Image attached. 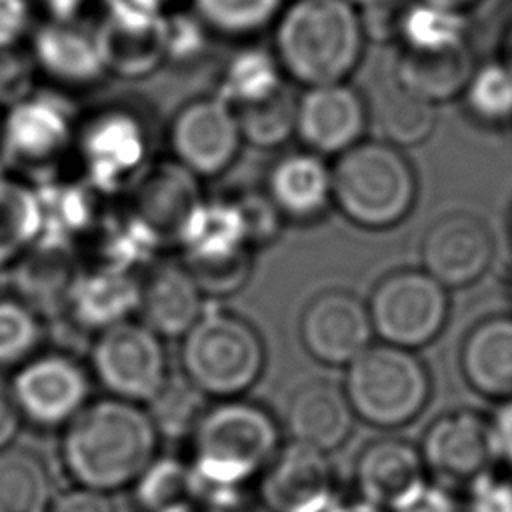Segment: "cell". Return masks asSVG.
<instances>
[{
    "label": "cell",
    "mask_w": 512,
    "mask_h": 512,
    "mask_svg": "<svg viewBox=\"0 0 512 512\" xmlns=\"http://www.w3.org/2000/svg\"><path fill=\"white\" fill-rule=\"evenodd\" d=\"M462 512H512V478L494 468L466 486Z\"/></svg>",
    "instance_id": "ee69618b"
},
{
    "label": "cell",
    "mask_w": 512,
    "mask_h": 512,
    "mask_svg": "<svg viewBox=\"0 0 512 512\" xmlns=\"http://www.w3.org/2000/svg\"><path fill=\"white\" fill-rule=\"evenodd\" d=\"M42 234L36 188L0 176V266L16 262Z\"/></svg>",
    "instance_id": "d6a6232c"
},
{
    "label": "cell",
    "mask_w": 512,
    "mask_h": 512,
    "mask_svg": "<svg viewBox=\"0 0 512 512\" xmlns=\"http://www.w3.org/2000/svg\"><path fill=\"white\" fill-rule=\"evenodd\" d=\"M40 338L38 314L22 300L0 298V366L26 360Z\"/></svg>",
    "instance_id": "60d3db41"
},
{
    "label": "cell",
    "mask_w": 512,
    "mask_h": 512,
    "mask_svg": "<svg viewBox=\"0 0 512 512\" xmlns=\"http://www.w3.org/2000/svg\"><path fill=\"white\" fill-rule=\"evenodd\" d=\"M36 194L42 212V234L72 242L92 224L94 200L86 186L48 180L36 188Z\"/></svg>",
    "instance_id": "e575fe53"
},
{
    "label": "cell",
    "mask_w": 512,
    "mask_h": 512,
    "mask_svg": "<svg viewBox=\"0 0 512 512\" xmlns=\"http://www.w3.org/2000/svg\"><path fill=\"white\" fill-rule=\"evenodd\" d=\"M136 502L144 512H172L194 506L196 482L190 462L178 458H158L136 480Z\"/></svg>",
    "instance_id": "d590c367"
},
{
    "label": "cell",
    "mask_w": 512,
    "mask_h": 512,
    "mask_svg": "<svg viewBox=\"0 0 512 512\" xmlns=\"http://www.w3.org/2000/svg\"><path fill=\"white\" fill-rule=\"evenodd\" d=\"M474 68L470 44L432 52L400 48L394 62V82L422 100L440 104L462 96Z\"/></svg>",
    "instance_id": "f1b7e54d"
},
{
    "label": "cell",
    "mask_w": 512,
    "mask_h": 512,
    "mask_svg": "<svg viewBox=\"0 0 512 512\" xmlns=\"http://www.w3.org/2000/svg\"><path fill=\"white\" fill-rule=\"evenodd\" d=\"M94 34L108 74L142 78L166 62V6L154 0H102Z\"/></svg>",
    "instance_id": "30bf717a"
},
{
    "label": "cell",
    "mask_w": 512,
    "mask_h": 512,
    "mask_svg": "<svg viewBox=\"0 0 512 512\" xmlns=\"http://www.w3.org/2000/svg\"><path fill=\"white\" fill-rule=\"evenodd\" d=\"M142 282L130 270L102 264L80 274L68 312L88 330L102 332L114 324L130 320V314L140 310Z\"/></svg>",
    "instance_id": "83f0119b"
},
{
    "label": "cell",
    "mask_w": 512,
    "mask_h": 512,
    "mask_svg": "<svg viewBox=\"0 0 512 512\" xmlns=\"http://www.w3.org/2000/svg\"><path fill=\"white\" fill-rule=\"evenodd\" d=\"M242 142L234 108L216 94L184 104L168 128L174 160L198 178L226 172L238 158Z\"/></svg>",
    "instance_id": "7c38bea8"
},
{
    "label": "cell",
    "mask_w": 512,
    "mask_h": 512,
    "mask_svg": "<svg viewBox=\"0 0 512 512\" xmlns=\"http://www.w3.org/2000/svg\"><path fill=\"white\" fill-rule=\"evenodd\" d=\"M354 482L360 500L396 512L428 488V468L420 448L412 442L376 438L360 450Z\"/></svg>",
    "instance_id": "d6986e66"
},
{
    "label": "cell",
    "mask_w": 512,
    "mask_h": 512,
    "mask_svg": "<svg viewBox=\"0 0 512 512\" xmlns=\"http://www.w3.org/2000/svg\"><path fill=\"white\" fill-rule=\"evenodd\" d=\"M258 492L270 512H330L336 474L326 452L300 442L284 444L260 474Z\"/></svg>",
    "instance_id": "2e32d148"
},
{
    "label": "cell",
    "mask_w": 512,
    "mask_h": 512,
    "mask_svg": "<svg viewBox=\"0 0 512 512\" xmlns=\"http://www.w3.org/2000/svg\"><path fill=\"white\" fill-rule=\"evenodd\" d=\"M198 180V176L172 160L154 164L136 182L130 216L156 246L180 242L186 222L204 200Z\"/></svg>",
    "instance_id": "ffe728a7"
},
{
    "label": "cell",
    "mask_w": 512,
    "mask_h": 512,
    "mask_svg": "<svg viewBox=\"0 0 512 512\" xmlns=\"http://www.w3.org/2000/svg\"><path fill=\"white\" fill-rule=\"evenodd\" d=\"M180 340L182 376L204 396L242 398L264 372V340L234 312L204 310Z\"/></svg>",
    "instance_id": "5b68a950"
},
{
    "label": "cell",
    "mask_w": 512,
    "mask_h": 512,
    "mask_svg": "<svg viewBox=\"0 0 512 512\" xmlns=\"http://www.w3.org/2000/svg\"><path fill=\"white\" fill-rule=\"evenodd\" d=\"M350 2L358 8H366V6H372V4H378V2H384V0H350Z\"/></svg>",
    "instance_id": "9f6ffc18"
},
{
    "label": "cell",
    "mask_w": 512,
    "mask_h": 512,
    "mask_svg": "<svg viewBox=\"0 0 512 512\" xmlns=\"http://www.w3.org/2000/svg\"><path fill=\"white\" fill-rule=\"evenodd\" d=\"M284 70L276 54L248 46L238 50L224 66L216 96L234 110L260 104L276 96L284 84Z\"/></svg>",
    "instance_id": "f546056e"
},
{
    "label": "cell",
    "mask_w": 512,
    "mask_h": 512,
    "mask_svg": "<svg viewBox=\"0 0 512 512\" xmlns=\"http://www.w3.org/2000/svg\"><path fill=\"white\" fill-rule=\"evenodd\" d=\"M458 362L476 394L500 402L512 398V314L478 320L462 340Z\"/></svg>",
    "instance_id": "484cf974"
},
{
    "label": "cell",
    "mask_w": 512,
    "mask_h": 512,
    "mask_svg": "<svg viewBox=\"0 0 512 512\" xmlns=\"http://www.w3.org/2000/svg\"><path fill=\"white\" fill-rule=\"evenodd\" d=\"M502 60L512 66V24L508 26V32L504 36V56H502Z\"/></svg>",
    "instance_id": "11a10c76"
},
{
    "label": "cell",
    "mask_w": 512,
    "mask_h": 512,
    "mask_svg": "<svg viewBox=\"0 0 512 512\" xmlns=\"http://www.w3.org/2000/svg\"><path fill=\"white\" fill-rule=\"evenodd\" d=\"M330 512H386V510L376 508L364 500H356V502H346V504L334 506Z\"/></svg>",
    "instance_id": "f5cc1de1"
},
{
    "label": "cell",
    "mask_w": 512,
    "mask_h": 512,
    "mask_svg": "<svg viewBox=\"0 0 512 512\" xmlns=\"http://www.w3.org/2000/svg\"><path fill=\"white\" fill-rule=\"evenodd\" d=\"M284 0H194V12L208 30L222 36H250L274 22Z\"/></svg>",
    "instance_id": "f35d334b"
},
{
    "label": "cell",
    "mask_w": 512,
    "mask_h": 512,
    "mask_svg": "<svg viewBox=\"0 0 512 512\" xmlns=\"http://www.w3.org/2000/svg\"><path fill=\"white\" fill-rule=\"evenodd\" d=\"M52 500L50 474L36 452L0 450V512H48Z\"/></svg>",
    "instance_id": "1f68e13d"
},
{
    "label": "cell",
    "mask_w": 512,
    "mask_h": 512,
    "mask_svg": "<svg viewBox=\"0 0 512 512\" xmlns=\"http://www.w3.org/2000/svg\"><path fill=\"white\" fill-rule=\"evenodd\" d=\"M36 74L30 50H20V46L0 50V104L10 108L30 96Z\"/></svg>",
    "instance_id": "7bdbcfd3"
},
{
    "label": "cell",
    "mask_w": 512,
    "mask_h": 512,
    "mask_svg": "<svg viewBox=\"0 0 512 512\" xmlns=\"http://www.w3.org/2000/svg\"><path fill=\"white\" fill-rule=\"evenodd\" d=\"M344 392L362 422L376 428L410 424L432 394L430 372L414 350L370 344L346 366Z\"/></svg>",
    "instance_id": "8992f818"
},
{
    "label": "cell",
    "mask_w": 512,
    "mask_h": 512,
    "mask_svg": "<svg viewBox=\"0 0 512 512\" xmlns=\"http://www.w3.org/2000/svg\"><path fill=\"white\" fill-rule=\"evenodd\" d=\"M368 106L346 82L306 88L296 102V138L310 152L340 156L362 142Z\"/></svg>",
    "instance_id": "e0dca14e"
},
{
    "label": "cell",
    "mask_w": 512,
    "mask_h": 512,
    "mask_svg": "<svg viewBox=\"0 0 512 512\" xmlns=\"http://www.w3.org/2000/svg\"><path fill=\"white\" fill-rule=\"evenodd\" d=\"M510 232H512V218H510Z\"/></svg>",
    "instance_id": "94428289"
},
{
    "label": "cell",
    "mask_w": 512,
    "mask_h": 512,
    "mask_svg": "<svg viewBox=\"0 0 512 512\" xmlns=\"http://www.w3.org/2000/svg\"><path fill=\"white\" fill-rule=\"evenodd\" d=\"M396 38L402 50L432 52L468 44L466 14L454 8L414 0L400 8Z\"/></svg>",
    "instance_id": "4dcf8cb0"
},
{
    "label": "cell",
    "mask_w": 512,
    "mask_h": 512,
    "mask_svg": "<svg viewBox=\"0 0 512 512\" xmlns=\"http://www.w3.org/2000/svg\"><path fill=\"white\" fill-rule=\"evenodd\" d=\"M156 2H158V4H162V6H166L170 0H156Z\"/></svg>",
    "instance_id": "680465c9"
},
{
    "label": "cell",
    "mask_w": 512,
    "mask_h": 512,
    "mask_svg": "<svg viewBox=\"0 0 512 512\" xmlns=\"http://www.w3.org/2000/svg\"><path fill=\"white\" fill-rule=\"evenodd\" d=\"M172 512H198L194 506H184V508H176V510H172Z\"/></svg>",
    "instance_id": "6f0895ef"
},
{
    "label": "cell",
    "mask_w": 512,
    "mask_h": 512,
    "mask_svg": "<svg viewBox=\"0 0 512 512\" xmlns=\"http://www.w3.org/2000/svg\"><path fill=\"white\" fill-rule=\"evenodd\" d=\"M366 306L380 342L414 350L442 332L450 296L448 288L424 268H404L380 278Z\"/></svg>",
    "instance_id": "52a82bcc"
},
{
    "label": "cell",
    "mask_w": 512,
    "mask_h": 512,
    "mask_svg": "<svg viewBox=\"0 0 512 512\" xmlns=\"http://www.w3.org/2000/svg\"><path fill=\"white\" fill-rule=\"evenodd\" d=\"M10 388L22 418L38 426L68 424L88 398V378L82 366L62 354L26 362Z\"/></svg>",
    "instance_id": "ac0fdd59"
},
{
    "label": "cell",
    "mask_w": 512,
    "mask_h": 512,
    "mask_svg": "<svg viewBox=\"0 0 512 512\" xmlns=\"http://www.w3.org/2000/svg\"><path fill=\"white\" fill-rule=\"evenodd\" d=\"M376 122L382 140L398 148H410L430 138L436 126V104L414 96L394 82L378 100Z\"/></svg>",
    "instance_id": "836d02e7"
},
{
    "label": "cell",
    "mask_w": 512,
    "mask_h": 512,
    "mask_svg": "<svg viewBox=\"0 0 512 512\" xmlns=\"http://www.w3.org/2000/svg\"><path fill=\"white\" fill-rule=\"evenodd\" d=\"M90 2L92 0H32V4L46 14V20H78Z\"/></svg>",
    "instance_id": "816d5d0a"
},
{
    "label": "cell",
    "mask_w": 512,
    "mask_h": 512,
    "mask_svg": "<svg viewBox=\"0 0 512 512\" xmlns=\"http://www.w3.org/2000/svg\"><path fill=\"white\" fill-rule=\"evenodd\" d=\"M144 324L162 338H182L204 312V292L184 262H162L142 282Z\"/></svg>",
    "instance_id": "4316f807"
},
{
    "label": "cell",
    "mask_w": 512,
    "mask_h": 512,
    "mask_svg": "<svg viewBox=\"0 0 512 512\" xmlns=\"http://www.w3.org/2000/svg\"><path fill=\"white\" fill-rule=\"evenodd\" d=\"M76 142L74 116L64 98L32 92L12 104L0 124V152L16 170L48 176Z\"/></svg>",
    "instance_id": "9c48e42d"
},
{
    "label": "cell",
    "mask_w": 512,
    "mask_h": 512,
    "mask_svg": "<svg viewBox=\"0 0 512 512\" xmlns=\"http://www.w3.org/2000/svg\"><path fill=\"white\" fill-rule=\"evenodd\" d=\"M242 216L248 226L250 244H266L278 234L280 228V212L270 202L266 192H244L236 198Z\"/></svg>",
    "instance_id": "f6af8a7d"
},
{
    "label": "cell",
    "mask_w": 512,
    "mask_h": 512,
    "mask_svg": "<svg viewBox=\"0 0 512 512\" xmlns=\"http://www.w3.org/2000/svg\"><path fill=\"white\" fill-rule=\"evenodd\" d=\"M160 434L142 404L104 398L66 426L62 462L78 486L110 494L134 486L156 460Z\"/></svg>",
    "instance_id": "7a4b0ae2"
},
{
    "label": "cell",
    "mask_w": 512,
    "mask_h": 512,
    "mask_svg": "<svg viewBox=\"0 0 512 512\" xmlns=\"http://www.w3.org/2000/svg\"><path fill=\"white\" fill-rule=\"evenodd\" d=\"M418 448L428 472L452 486H468L498 462L490 418L466 408L432 420Z\"/></svg>",
    "instance_id": "5bb4252c"
},
{
    "label": "cell",
    "mask_w": 512,
    "mask_h": 512,
    "mask_svg": "<svg viewBox=\"0 0 512 512\" xmlns=\"http://www.w3.org/2000/svg\"><path fill=\"white\" fill-rule=\"evenodd\" d=\"M204 398L206 396L198 392L184 376H170L160 394L150 404H146V410L160 436L164 434L168 438H190L196 422L206 410Z\"/></svg>",
    "instance_id": "ab89813d"
},
{
    "label": "cell",
    "mask_w": 512,
    "mask_h": 512,
    "mask_svg": "<svg viewBox=\"0 0 512 512\" xmlns=\"http://www.w3.org/2000/svg\"><path fill=\"white\" fill-rule=\"evenodd\" d=\"M300 340L306 352L330 366H348L374 338L368 306L346 290H324L302 310Z\"/></svg>",
    "instance_id": "9a60e30c"
},
{
    "label": "cell",
    "mask_w": 512,
    "mask_h": 512,
    "mask_svg": "<svg viewBox=\"0 0 512 512\" xmlns=\"http://www.w3.org/2000/svg\"><path fill=\"white\" fill-rule=\"evenodd\" d=\"M264 192L282 218L310 222L332 204V166L306 148L286 152L270 166Z\"/></svg>",
    "instance_id": "cb8c5ba5"
},
{
    "label": "cell",
    "mask_w": 512,
    "mask_h": 512,
    "mask_svg": "<svg viewBox=\"0 0 512 512\" xmlns=\"http://www.w3.org/2000/svg\"><path fill=\"white\" fill-rule=\"evenodd\" d=\"M208 42V26L198 14H166V60L184 64L202 56Z\"/></svg>",
    "instance_id": "b9f144b4"
},
{
    "label": "cell",
    "mask_w": 512,
    "mask_h": 512,
    "mask_svg": "<svg viewBox=\"0 0 512 512\" xmlns=\"http://www.w3.org/2000/svg\"><path fill=\"white\" fill-rule=\"evenodd\" d=\"M424 2L438 4V6H446V8H454V10L464 12L466 8L474 6V4H476V2H480V0H424Z\"/></svg>",
    "instance_id": "db71d44e"
},
{
    "label": "cell",
    "mask_w": 512,
    "mask_h": 512,
    "mask_svg": "<svg viewBox=\"0 0 512 512\" xmlns=\"http://www.w3.org/2000/svg\"><path fill=\"white\" fill-rule=\"evenodd\" d=\"M48 512H116L108 494L76 486L54 496Z\"/></svg>",
    "instance_id": "7dc6e473"
},
{
    "label": "cell",
    "mask_w": 512,
    "mask_h": 512,
    "mask_svg": "<svg viewBox=\"0 0 512 512\" xmlns=\"http://www.w3.org/2000/svg\"><path fill=\"white\" fill-rule=\"evenodd\" d=\"M354 420L356 414L344 388L322 378L302 384L284 412L290 438L326 454L350 438Z\"/></svg>",
    "instance_id": "603a6c76"
},
{
    "label": "cell",
    "mask_w": 512,
    "mask_h": 512,
    "mask_svg": "<svg viewBox=\"0 0 512 512\" xmlns=\"http://www.w3.org/2000/svg\"><path fill=\"white\" fill-rule=\"evenodd\" d=\"M416 196L410 160L386 140H362L332 164V204L360 228L396 226L412 212Z\"/></svg>",
    "instance_id": "277c9868"
},
{
    "label": "cell",
    "mask_w": 512,
    "mask_h": 512,
    "mask_svg": "<svg viewBox=\"0 0 512 512\" xmlns=\"http://www.w3.org/2000/svg\"><path fill=\"white\" fill-rule=\"evenodd\" d=\"M364 40L350 0H294L276 18L274 54L284 74L306 88L338 84L360 64Z\"/></svg>",
    "instance_id": "3957f363"
},
{
    "label": "cell",
    "mask_w": 512,
    "mask_h": 512,
    "mask_svg": "<svg viewBox=\"0 0 512 512\" xmlns=\"http://www.w3.org/2000/svg\"><path fill=\"white\" fill-rule=\"evenodd\" d=\"M186 266L224 264L250 256L248 226L236 198L202 200L186 222L180 242Z\"/></svg>",
    "instance_id": "d4e9b609"
},
{
    "label": "cell",
    "mask_w": 512,
    "mask_h": 512,
    "mask_svg": "<svg viewBox=\"0 0 512 512\" xmlns=\"http://www.w3.org/2000/svg\"><path fill=\"white\" fill-rule=\"evenodd\" d=\"M32 0H0V50L16 48L32 34Z\"/></svg>",
    "instance_id": "bcb514c9"
},
{
    "label": "cell",
    "mask_w": 512,
    "mask_h": 512,
    "mask_svg": "<svg viewBox=\"0 0 512 512\" xmlns=\"http://www.w3.org/2000/svg\"><path fill=\"white\" fill-rule=\"evenodd\" d=\"M510 298H512V276H510Z\"/></svg>",
    "instance_id": "91938a15"
},
{
    "label": "cell",
    "mask_w": 512,
    "mask_h": 512,
    "mask_svg": "<svg viewBox=\"0 0 512 512\" xmlns=\"http://www.w3.org/2000/svg\"><path fill=\"white\" fill-rule=\"evenodd\" d=\"M496 238L490 224L466 210L436 218L420 244L422 268L446 288L478 282L492 266Z\"/></svg>",
    "instance_id": "4fadbf2b"
},
{
    "label": "cell",
    "mask_w": 512,
    "mask_h": 512,
    "mask_svg": "<svg viewBox=\"0 0 512 512\" xmlns=\"http://www.w3.org/2000/svg\"><path fill=\"white\" fill-rule=\"evenodd\" d=\"M82 274L70 240L40 234L16 260L14 286L20 300L42 316L68 310L74 286Z\"/></svg>",
    "instance_id": "7402d4cb"
},
{
    "label": "cell",
    "mask_w": 512,
    "mask_h": 512,
    "mask_svg": "<svg viewBox=\"0 0 512 512\" xmlns=\"http://www.w3.org/2000/svg\"><path fill=\"white\" fill-rule=\"evenodd\" d=\"M462 98L474 120L488 126L512 124V66L502 58L476 66Z\"/></svg>",
    "instance_id": "8d00e7d4"
},
{
    "label": "cell",
    "mask_w": 512,
    "mask_h": 512,
    "mask_svg": "<svg viewBox=\"0 0 512 512\" xmlns=\"http://www.w3.org/2000/svg\"><path fill=\"white\" fill-rule=\"evenodd\" d=\"M20 408L14 400L12 388L0 378V450L12 446L20 428Z\"/></svg>",
    "instance_id": "f907efd6"
},
{
    "label": "cell",
    "mask_w": 512,
    "mask_h": 512,
    "mask_svg": "<svg viewBox=\"0 0 512 512\" xmlns=\"http://www.w3.org/2000/svg\"><path fill=\"white\" fill-rule=\"evenodd\" d=\"M196 500L230 506L238 490L266 470L280 444L276 418L258 402L216 400L190 434Z\"/></svg>",
    "instance_id": "6da1fadb"
},
{
    "label": "cell",
    "mask_w": 512,
    "mask_h": 512,
    "mask_svg": "<svg viewBox=\"0 0 512 512\" xmlns=\"http://www.w3.org/2000/svg\"><path fill=\"white\" fill-rule=\"evenodd\" d=\"M490 424L498 460L506 462L512 468V398L500 402V406L494 410L490 418Z\"/></svg>",
    "instance_id": "c3c4849f"
},
{
    "label": "cell",
    "mask_w": 512,
    "mask_h": 512,
    "mask_svg": "<svg viewBox=\"0 0 512 512\" xmlns=\"http://www.w3.org/2000/svg\"><path fill=\"white\" fill-rule=\"evenodd\" d=\"M396 512H462V504L454 500L448 488L428 484L418 498Z\"/></svg>",
    "instance_id": "681fc988"
},
{
    "label": "cell",
    "mask_w": 512,
    "mask_h": 512,
    "mask_svg": "<svg viewBox=\"0 0 512 512\" xmlns=\"http://www.w3.org/2000/svg\"><path fill=\"white\" fill-rule=\"evenodd\" d=\"M76 148L88 184L102 192H116L142 178L148 134L130 110L106 108L76 130Z\"/></svg>",
    "instance_id": "8fae6325"
},
{
    "label": "cell",
    "mask_w": 512,
    "mask_h": 512,
    "mask_svg": "<svg viewBox=\"0 0 512 512\" xmlns=\"http://www.w3.org/2000/svg\"><path fill=\"white\" fill-rule=\"evenodd\" d=\"M296 102L288 86L276 96L246 108L234 110L242 140L254 148L272 150L296 136Z\"/></svg>",
    "instance_id": "74e56055"
},
{
    "label": "cell",
    "mask_w": 512,
    "mask_h": 512,
    "mask_svg": "<svg viewBox=\"0 0 512 512\" xmlns=\"http://www.w3.org/2000/svg\"><path fill=\"white\" fill-rule=\"evenodd\" d=\"M90 364L102 388L134 404H150L168 384V354L150 326L124 320L98 332Z\"/></svg>",
    "instance_id": "ba28073f"
},
{
    "label": "cell",
    "mask_w": 512,
    "mask_h": 512,
    "mask_svg": "<svg viewBox=\"0 0 512 512\" xmlns=\"http://www.w3.org/2000/svg\"><path fill=\"white\" fill-rule=\"evenodd\" d=\"M30 56L38 74L64 88H88L108 70L94 28L78 20H46L30 34Z\"/></svg>",
    "instance_id": "44dd1931"
}]
</instances>
